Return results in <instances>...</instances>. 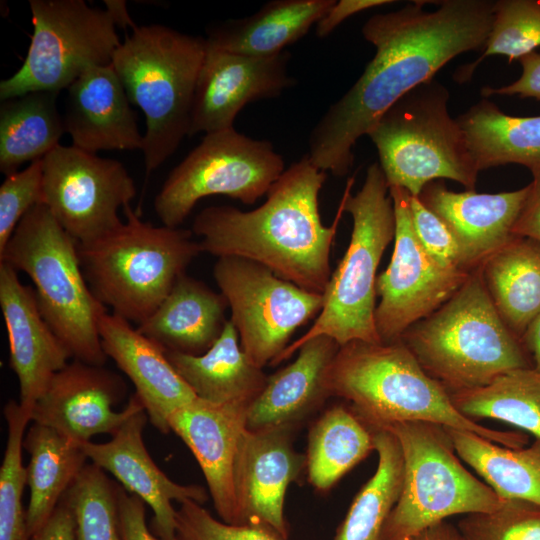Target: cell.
Wrapping results in <instances>:
<instances>
[{"label":"cell","instance_id":"6da1fadb","mask_svg":"<svg viewBox=\"0 0 540 540\" xmlns=\"http://www.w3.org/2000/svg\"><path fill=\"white\" fill-rule=\"evenodd\" d=\"M425 3L375 14L363 25L375 55L311 131L306 156L318 169L346 175L355 143L393 104L454 57L484 49L495 1L443 0L434 11L425 10Z\"/></svg>","mask_w":540,"mask_h":540},{"label":"cell","instance_id":"7a4b0ae2","mask_svg":"<svg viewBox=\"0 0 540 540\" xmlns=\"http://www.w3.org/2000/svg\"><path fill=\"white\" fill-rule=\"evenodd\" d=\"M327 173L305 155L273 183L265 202L251 210L221 205L200 211L192 232L201 252L257 262L278 277L323 294L331 277L330 253L344 210L323 224L319 193Z\"/></svg>","mask_w":540,"mask_h":540},{"label":"cell","instance_id":"3957f363","mask_svg":"<svg viewBox=\"0 0 540 540\" xmlns=\"http://www.w3.org/2000/svg\"><path fill=\"white\" fill-rule=\"evenodd\" d=\"M329 396L345 399L370 428L403 422H428L467 430L508 448H522L521 432L488 428L462 415L448 391L421 367L400 341H351L340 346L325 372Z\"/></svg>","mask_w":540,"mask_h":540},{"label":"cell","instance_id":"277c9868","mask_svg":"<svg viewBox=\"0 0 540 540\" xmlns=\"http://www.w3.org/2000/svg\"><path fill=\"white\" fill-rule=\"evenodd\" d=\"M400 341L448 393L485 386L508 371L533 367L521 340L506 326L485 286L481 265Z\"/></svg>","mask_w":540,"mask_h":540},{"label":"cell","instance_id":"5b68a950","mask_svg":"<svg viewBox=\"0 0 540 540\" xmlns=\"http://www.w3.org/2000/svg\"><path fill=\"white\" fill-rule=\"evenodd\" d=\"M206 38L154 24L136 26L113 55L112 65L131 104L145 116L142 151L147 175L188 136Z\"/></svg>","mask_w":540,"mask_h":540},{"label":"cell","instance_id":"8992f818","mask_svg":"<svg viewBox=\"0 0 540 540\" xmlns=\"http://www.w3.org/2000/svg\"><path fill=\"white\" fill-rule=\"evenodd\" d=\"M125 221L106 235L77 243L80 264L96 298L112 313L144 322L162 303L176 280L201 253L192 230L154 226L130 205Z\"/></svg>","mask_w":540,"mask_h":540},{"label":"cell","instance_id":"52a82bcc","mask_svg":"<svg viewBox=\"0 0 540 540\" xmlns=\"http://www.w3.org/2000/svg\"><path fill=\"white\" fill-rule=\"evenodd\" d=\"M350 178L342 195L353 221L348 247L323 293V307L310 329L270 364L291 357L309 339L326 335L339 346L351 341L381 343L375 324L376 271L395 236V213L379 163L371 164L361 189L351 194Z\"/></svg>","mask_w":540,"mask_h":540},{"label":"cell","instance_id":"ba28073f","mask_svg":"<svg viewBox=\"0 0 540 540\" xmlns=\"http://www.w3.org/2000/svg\"><path fill=\"white\" fill-rule=\"evenodd\" d=\"M0 262L30 277L43 318L71 356L104 366L107 356L98 326L107 308L86 281L77 242L45 204L34 206L21 219L0 252Z\"/></svg>","mask_w":540,"mask_h":540},{"label":"cell","instance_id":"9c48e42d","mask_svg":"<svg viewBox=\"0 0 540 540\" xmlns=\"http://www.w3.org/2000/svg\"><path fill=\"white\" fill-rule=\"evenodd\" d=\"M448 101V89L433 78L401 97L369 130L389 188L418 197L428 183L449 179L474 190L479 171Z\"/></svg>","mask_w":540,"mask_h":540},{"label":"cell","instance_id":"30bf717a","mask_svg":"<svg viewBox=\"0 0 540 540\" xmlns=\"http://www.w3.org/2000/svg\"><path fill=\"white\" fill-rule=\"evenodd\" d=\"M385 429L399 442L404 475L382 540H410L451 516L489 512L504 502L461 464L444 426L403 422Z\"/></svg>","mask_w":540,"mask_h":540},{"label":"cell","instance_id":"8fae6325","mask_svg":"<svg viewBox=\"0 0 540 540\" xmlns=\"http://www.w3.org/2000/svg\"><path fill=\"white\" fill-rule=\"evenodd\" d=\"M33 33L22 65L0 82V99L67 89L91 67L112 63L121 42L106 9L84 0H29Z\"/></svg>","mask_w":540,"mask_h":540},{"label":"cell","instance_id":"7c38bea8","mask_svg":"<svg viewBox=\"0 0 540 540\" xmlns=\"http://www.w3.org/2000/svg\"><path fill=\"white\" fill-rule=\"evenodd\" d=\"M285 171L268 140L250 138L233 128L206 134L169 174L154 199L163 225L179 227L196 203L225 195L254 204Z\"/></svg>","mask_w":540,"mask_h":540},{"label":"cell","instance_id":"4fadbf2b","mask_svg":"<svg viewBox=\"0 0 540 540\" xmlns=\"http://www.w3.org/2000/svg\"><path fill=\"white\" fill-rule=\"evenodd\" d=\"M213 276L227 300L243 352L261 369L323 307V294L307 291L245 258L219 257Z\"/></svg>","mask_w":540,"mask_h":540},{"label":"cell","instance_id":"5bb4252c","mask_svg":"<svg viewBox=\"0 0 540 540\" xmlns=\"http://www.w3.org/2000/svg\"><path fill=\"white\" fill-rule=\"evenodd\" d=\"M43 204L77 242L88 243L122 224L136 185L118 160L59 144L42 158Z\"/></svg>","mask_w":540,"mask_h":540},{"label":"cell","instance_id":"9a60e30c","mask_svg":"<svg viewBox=\"0 0 540 540\" xmlns=\"http://www.w3.org/2000/svg\"><path fill=\"white\" fill-rule=\"evenodd\" d=\"M395 213L394 249L386 270L377 276L375 324L384 343L400 340L413 324L448 301L471 272L439 265L423 248L413 229L410 193L390 187Z\"/></svg>","mask_w":540,"mask_h":540},{"label":"cell","instance_id":"2e32d148","mask_svg":"<svg viewBox=\"0 0 540 540\" xmlns=\"http://www.w3.org/2000/svg\"><path fill=\"white\" fill-rule=\"evenodd\" d=\"M124 380L104 366L74 359L59 370L31 409V422L50 427L78 443L112 435L143 407L134 393L124 409H114L126 393Z\"/></svg>","mask_w":540,"mask_h":540},{"label":"cell","instance_id":"e0dca14e","mask_svg":"<svg viewBox=\"0 0 540 540\" xmlns=\"http://www.w3.org/2000/svg\"><path fill=\"white\" fill-rule=\"evenodd\" d=\"M289 60L288 51L252 57L207 46L195 87L188 136L233 128L245 105L275 98L294 85Z\"/></svg>","mask_w":540,"mask_h":540},{"label":"cell","instance_id":"ac0fdd59","mask_svg":"<svg viewBox=\"0 0 540 540\" xmlns=\"http://www.w3.org/2000/svg\"><path fill=\"white\" fill-rule=\"evenodd\" d=\"M293 429L244 430L234 467L238 525L265 527L288 538L284 502L288 486L306 468L291 440Z\"/></svg>","mask_w":540,"mask_h":540},{"label":"cell","instance_id":"d6986e66","mask_svg":"<svg viewBox=\"0 0 540 540\" xmlns=\"http://www.w3.org/2000/svg\"><path fill=\"white\" fill-rule=\"evenodd\" d=\"M148 417L144 407L132 413L105 443L82 444L88 460L112 474L129 493L138 496L153 511L152 529L160 540L176 539V509L173 502L208 500L200 485L171 480L153 461L143 440Z\"/></svg>","mask_w":540,"mask_h":540},{"label":"cell","instance_id":"ffe728a7","mask_svg":"<svg viewBox=\"0 0 540 540\" xmlns=\"http://www.w3.org/2000/svg\"><path fill=\"white\" fill-rule=\"evenodd\" d=\"M0 307L9 341V363L19 384V403L32 409L52 377L72 357L43 318L34 288L0 262Z\"/></svg>","mask_w":540,"mask_h":540},{"label":"cell","instance_id":"44dd1931","mask_svg":"<svg viewBox=\"0 0 540 540\" xmlns=\"http://www.w3.org/2000/svg\"><path fill=\"white\" fill-rule=\"evenodd\" d=\"M248 407L216 404L197 397L168 419L170 431L181 438L197 460L220 520L234 525H238L234 467Z\"/></svg>","mask_w":540,"mask_h":540},{"label":"cell","instance_id":"7402d4cb","mask_svg":"<svg viewBox=\"0 0 540 540\" xmlns=\"http://www.w3.org/2000/svg\"><path fill=\"white\" fill-rule=\"evenodd\" d=\"M98 331L104 353L133 383L149 422L161 433H169L170 415L195 400V393L171 365L164 349L129 321L107 312Z\"/></svg>","mask_w":540,"mask_h":540},{"label":"cell","instance_id":"603a6c76","mask_svg":"<svg viewBox=\"0 0 540 540\" xmlns=\"http://www.w3.org/2000/svg\"><path fill=\"white\" fill-rule=\"evenodd\" d=\"M529 186L501 193L453 192L442 180L428 183L418 196L457 240L468 270L479 267L514 235L513 227Z\"/></svg>","mask_w":540,"mask_h":540},{"label":"cell","instance_id":"cb8c5ba5","mask_svg":"<svg viewBox=\"0 0 540 540\" xmlns=\"http://www.w3.org/2000/svg\"><path fill=\"white\" fill-rule=\"evenodd\" d=\"M67 90L63 118L73 146L92 153L142 149L137 113L112 64L89 68Z\"/></svg>","mask_w":540,"mask_h":540},{"label":"cell","instance_id":"d4e9b609","mask_svg":"<svg viewBox=\"0 0 540 540\" xmlns=\"http://www.w3.org/2000/svg\"><path fill=\"white\" fill-rule=\"evenodd\" d=\"M339 347L326 335L304 342L292 363L267 377L263 390L248 407L246 428L293 429L320 406L330 397L324 383L325 372Z\"/></svg>","mask_w":540,"mask_h":540},{"label":"cell","instance_id":"484cf974","mask_svg":"<svg viewBox=\"0 0 540 540\" xmlns=\"http://www.w3.org/2000/svg\"><path fill=\"white\" fill-rule=\"evenodd\" d=\"M227 308L221 292L185 272L158 308L136 328L164 351L201 355L221 336L228 321Z\"/></svg>","mask_w":540,"mask_h":540},{"label":"cell","instance_id":"4316f807","mask_svg":"<svg viewBox=\"0 0 540 540\" xmlns=\"http://www.w3.org/2000/svg\"><path fill=\"white\" fill-rule=\"evenodd\" d=\"M335 0H273L254 14L207 30V46L252 57L278 55L304 37Z\"/></svg>","mask_w":540,"mask_h":540},{"label":"cell","instance_id":"83f0119b","mask_svg":"<svg viewBox=\"0 0 540 540\" xmlns=\"http://www.w3.org/2000/svg\"><path fill=\"white\" fill-rule=\"evenodd\" d=\"M165 353L195 395L211 403L249 406L267 381L268 376L243 352L238 332L230 319L221 336L205 353Z\"/></svg>","mask_w":540,"mask_h":540},{"label":"cell","instance_id":"f1b7e54d","mask_svg":"<svg viewBox=\"0 0 540 540\" xmlns=\"http://www.w3.org/2000/svg\"><path fill=\"white\" fill-rule=\"evenodd\" d=\"M23 448L29 454L26 472L30 497L26 524L31 540L89 460L81 443L37 423H32L25 433Z\"/></svg>","mask_w":540,"mask_h":540},{"label":"cell","instance_id":"f546056e","mask_svg":"<svg viewBox=\"0 0 540 540\" xmlns=\"http://www.w3.org/2000/svg\"><path fill=\"white\" fill-rule=\"evenodd\" d=\"M481 270L499 315L521 340L540 312V241L514 235L481 264Z\"/></svg>","mask_w":540,"mask_h":540},{"label":"cell","instance_id":"4dcf8cb0","mask_svg":"<svg viewBox=\"0 0 540 540\" xmlns=\"http://www.w3.org/2000/svg\"><path fill=\"white\" fill-rule=\"evenodd\" d=\"M477 170L506 164L540 171V116H512L483 99L456 118Z\"/></svg>","mask_w":540,"mask_h":540},{"label":"cell","instance_id":"1f68e13d","mask_svg":"<svg viewBox=\"0 0 540 540\" xmlns=\"http://www.w3.org/2000/svg\"><path fill=\"white\" fill-rule=\"evenodd\" d=\"M58 93L29 92L2 101L0 107V171L5 176L26 162L42 159L66 132L57 109Z\"/></svg>","mask_w":540,"mask_h":540},{"label":"cell","instance_id":"d6a6232c","mask_svg":"<svg viewBox=\"0 0 540 540\" xmlns=\"http://www.w3.org/2000/svg\"><path fill=\"white\" fill-rule=\"evenodd\" d=\"M458 457L500 498L540 506V439L508 448L473 432L445 427Z\"/></svg>","mask_w":540,"mask_h":540},{"label":"cell","instance_id":"836d02e7","mask_svg":"<svg viewBox=\"0 0 540 540\" xmlns=\"http://www.w3.org/2000/svg\"><path fill=\"white\" fill-rule=\"evenodd\" d=\"M372 450V430L350 407L332 406L314 422L308 434V481L325 492Z\"/></svg>","mask_w":540,"mask_h":540},{"label":"cell","instance_id":"e575fe53","mask_svg":"<svg viewBox=\"0 0 540 540\" xmlns=\"http://www.w3.org/2000/svg\"><path fill=\"white\" fill-rule=\"evenodd\" d=\"M372 432L378 455L376 471L356 494L332 540H382L385 523L399 498L404 475L399 442L386 429Z\"/></svg>","mask_w":540,"mask_h":540},{"label":"cell","instance_id":"d590c367","mask_svg":"<svg viewBox=\"0 0 540 540\" xmlns=\"http://www.w3.org/2000/svg\"><path fill=\"white\" fill-rule=\"evenodd\" d=\"M449 395L455 408L471 420L502 421L540 439V371L533 367L508 371L485 386Z\"/></svg>","mask_w":540,"mask_h":540},{"label":"cell","instance_id":"8d00e7d4","mask_svg":"<svg viewBox=\"0 0 540 540\" xmlns=\"http://www.w3.org/2000/svg\"><path fill=\"white\" fill-rule=\"evenodd\" d=\"M75 521V540H122L118 485L88 463L64 495Z\"/></svg>","mask_w":540,"mask_h":540},{"label":"cell","instance_id":"74e56055","mask_svg":"<svg viewBox=\"0 0 540 540\" xmlns=\"http://www.w3.org/2000/svg\"><path fill=\"white\" fill-rule=\"evenodd\" d=\"M3 413L8 434L0 468V540H30L22 503L27 485L22 449L25 430L31 422V409L9 400Z\"/></svg>","mask_w":540,"mask_h":540},{"label":"cell","instance_id":"f35d334b","mask_svg":"<svg viewBox=\"0 0 540 540\" xmlns=\"http://www.w3.org/2000/svg\"><path fill=\"white\" fill-rule=\"evenodd\" d=\"M540 47V1H495L493 21L483 53L456 72L458 82L468 81L484 58L504 55L511 63Z\"/></svg>","mask_w":540,"mask_h":540},{"label":"cell","instance_id":"ab89813d","mask_svg":"<svg viewBox=\"0 0 540 540\" xmlns=\"http://www.w3.org/2000/svg\"><path fill=\"white\" fill-rule=\"evenodd\" d=\"M457 528L463 540H540V506L504 500L495 510L465 515Z\"/></svg>","mask_w":540,"mask_h":540},{"label":"cell","instance_id":"60d3db41","mask_svg":"<svg viewBox=\"0 0 540 540\" xmlns=\"http://www.w3.org/2000/svg\"><path fill=\"white\" fill-rule=\"evenodd\" d=\"M42 159L25 169L7 175L0 186V252L13 235L21 219L43 203Z\"/></svg>","mask_w":540,"mask_h":540},{"label":"cell","instance_id":"b9f144b4","mask_svg":"<svg viewBox=\"0 0 540 540\" xmlns=\"http://www.w3.org/2000/svg\"><path fill=\"white\" fill-rule=\"evenodd\" d=\"M177 540H283L273 531L255 525H234L214 518L193 500L176 509Z\"/></svg>","mask_w":540,"mask_h":540},{"label":"cell","instance_id":"7bdbcfd3","mask_svg":"<svg viewBox=\"0 0 540 540\" xmlns=\"http://www.w3.org/2000/svg\"><path fill=\"white\" fill-rule=\"evenodd\" d=\"M409 202L413 229L425 251L442 267L472 272L467 269L460 246L443 221L419 197L410 194Z\"/></svg>","mask_w":540,"mask_h":540},{"label":"cell","instance_id":"ee69618b","mask_svg":"<svg viewBox=\"0 0 540 540\" xmlns=\"http://www.w3.org/2000/svg\"><path fill=\"white\" fill-rule=\"evenodd\" d=\"M122 540H158L146 523L145 503L118 485Z\"/></svg>","mask_w":540,"mask_h":540},{"label":"cell","instance_id":"f6af8a7d","mask_svg":"<svg viewBox=\"0 0 540 540\" xmlns=\"http://www.w3.org/2000/svg\"><path fill=\"white\" fill-rule=\"evenodd\" d=\"M522 67L521 76L511 84L499 88L484 87L481 94L518 95L521 98H534L540 101V53L531 52L519 60Z\"/></svg>","mask_w":540,"mask_h":540},{"label":"cell","instance_id":"bcb514c9","mask_svg":"<svg viewBox=\"0 0 540 540\" xmlns=\"http://www.w3.org/2000/svg\"><path fill=\"white\" fill-rule=\"evenodd\" d=\"M393 3L390 0H340L316 24V35L327 37L337 26L347 18L365 10Z\"/></svg>","mask_w":540,"mask_h":540},{"label":"cell","instance_id":"7dc6e473","mask_svg":"<svg viewBox=\"0 0 540 540\" xmlns=\"http://www.w3.org/2000/svg\"><path fill=\"white\" fill-rule=\"evenodd\" d=\"M529 192L512 233L540 241V171L532 173Z\"/></svg>","mask_w":540,"mask_h":540},{"label":"cell","instance_id":"c3c4849f","mask_svg":"<svg viewBox=\"0 0 540 540\" xmlns=\"http://www.w3.org/2000/svg\"><path fill=\"white\" fill-rule=\"evenodd\" d=\"M31 540H75L74 515L65 496Z\"/></svg>","mask_w":540,"mask_h":540},{"label":"cell","instance_id":"681fc988","mask_svg":"<svg viewBox=\"0 0 540 540\" xmlns=\"http://www.w3.org/2000/svg\"><path fill=\"white\" fill-rule=\"evenodd\" d=\"M521 342L531 359L533 368L540 371V312L526 328Z\"/></svg>","mask_w":540,"mask_h":540},{"label":"cell","instance_id":"f907efd6","mask_svg":"<svg viewBox=\"0 0 540 540\" xmlns=\"http://www.w3.org/2000/svg\"><path fill=\"white\" fill-rule=\"evenodd\" d=\"M410 540H463V538L457 526L443 521L423 530Z\"/></svg>","mask_w":540,"mask_h":540},{"label":"cell","instance_id":"816d5d0a","mask_svg":"<svg viewBox=\"0 0 540 540\" xmlns=\"http://www.w3.org/2000/svg\"><path fill=\"white\" fill-rule=\"evenodd\" d=\"M105 9L112 17L116 26L126 28L127 26L134 29L136 25L133 23L126 6V2L122 0H106Z\"/></svg>","mask_w":540,"mask_h":540}]
</instances>
